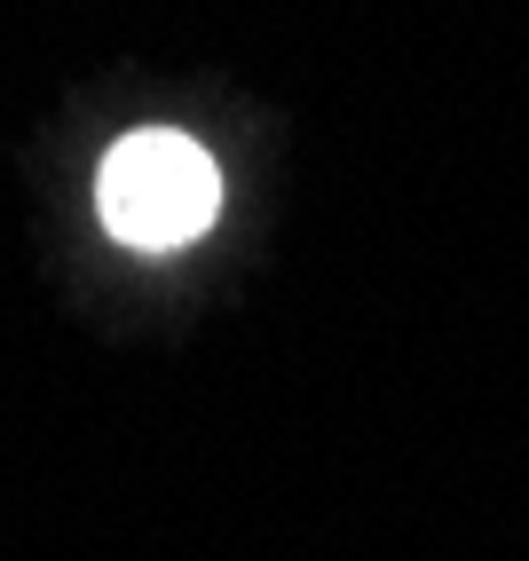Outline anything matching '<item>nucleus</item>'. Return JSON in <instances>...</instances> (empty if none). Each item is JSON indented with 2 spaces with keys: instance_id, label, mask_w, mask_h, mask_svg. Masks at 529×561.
<instances>
[{
  "instance_id": "nucleus-1",
  "label": "nucleus",
  "mask_w": 529,
  "mask_h": 561,
  "mask_svg": "<svg viewBox=\"0 0 529 561\" xmlns=\"http://www.w3.org/2000/svg\"><path fill=\"white\" fill-rule=\"evenodd\" d=\"M95 206H103V230L119 245L174 253V245L206 238V221L221 206V174H214V159L191 135L142 127L127 142H111V159L95 174Z\"/></svg>"
}]
</instances>
